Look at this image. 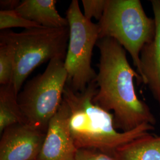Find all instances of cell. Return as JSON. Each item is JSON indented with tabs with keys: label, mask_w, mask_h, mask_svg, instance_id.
<instances>
[{
	"label": "cell",
	"mask_w": 160,
	"mask_h": 160,
	"mask_svg": "<svg viewBox=\"0 0 160 160\" xmlns=\"http://www.w3.org/2000/svg\"><path fill=\"white\" fill-rule=\"evenodd\" d=\"M99 39L112 38L131 56L140 75V53L155 33L154 19L147 16L139 0H107L103 16L97 23Z\"/></svg>",
	"instance_id": "277c9868"
},
{
	"label": "cell",
	"mask_w": 160,
	"mask_h": 160,
	"mask_svg": "<svg viewBox=\"0 0 160 160\" xmlns=\"http://www.w3.org/2000/svg\"><path fill=\"white\" fill-rule=\"evenodd\" d=\"M56 4V0H24L15 10L24 18L42 27H68L67 18L59 14Z\"/></svg>",
	"instance_id": "30bf717a"
},
{
	"label": "cell",
	"mask_w": 160,
	"mask_h": 160,
	"mask_svg": "<svg viewBox=\"0 0 160 160\" xmlns=\"http://www.w3.org/2000/svg\"><path fill=\"white\" fill-rule=\"evenodd\" d=\"M75 160H113L112 157L96 150L78 149Z\"/></svg>",
	"instance_id": "2e32d148"
},
{
	"label": "cell",
	"mask_w": 160,
	"mask_h": 160,
	"mask_svg": "<svg viewBox=\"0 0 160 160\" xmlns=\"http://www.w3.org/2000/svg\"><path fill=\"white\" fill-rule=\"evenodd\" d=\"M106 3L107 0H82L84 16L89 20L94 18L99 21L103 16Z\"/></svg>",
	"instance_id": "9a60e30c"
},
{
	"label": "cell",
	"mask_w": 160,
	"mask_h": 160,
	"mask_svg": "<svg viewBox=\"0 0 160 160\" xmlns=\"http://www.w3.org/2000/svg\"><path fill=\"white\" fill-rule=\"evenodd\" d=\"M42 27L36 23L29 21L20 16L16 10L0 11V29L8 30L14 28L25 29Z\"/></svg>",
	"instance_id": "5bb4252c"
},
{
	"label": "cell",
	"mask_w": 160,
	"mask_h": 160,
	"mask_svg": "<svg viewBox=\"0 0 160 160\" xmlns=\"http://www.w3.org/2000/svg\"><path fill=\"white\" fill-rule=\"evenodd\" d=\"M68 75L64 60L53 59L45 71L26 84L17 98L26 123L46 132L63 101Z\"/></svg>",
	"instance_id": "5b68a950"
},
{
	"label": "cell",
	"mask_w": 160,
	"mask_h": 160,
	"mask_svg": "<svg viewBox=\"0 0 160 160\" xmlns=\"http://www.w3.org/2000/svg\"><path fill=\"white\" fill-rule=\"evenodd\" d=\"M20 2L18 0H1V10H15Z\"/></svg>",
	"instance_id": "e0dca14e"
},
{
	"label": "cell",
	"mask_w": 160,
	"mask_h": 160,
	"mask_svg": "<svg viewBox=\"0 0 160 160\" xmlns=\"http://www.w3.org/2000/svg\"><path fill=\"white\" fill-rule=\"evenodd\" d=\"M154 15V39L143 46L140 53V76L148 86L155 99L160 103V0L151 1Z\"/></svg>",
	"instance_id": "9c48e42d"
},
{
	"label": "cell",
	"mask_w": 160,
	"mask_h": 160,
	"mask_svg": "<svg viewBox=\"0 0 160 160\" xmlns=\"http://www.w3.org/2000/svg\"><path fill=\"white\" fill-rule=\"evenodd\" d=\"M97 92L96 80L82 92L73 91L67 84L65 87L63 99L68 105L69 128L78 149L96 150L112 157L122 146L154 129L144 123L130 131H117L113 113L93 102Z\"/></svg>",
	"instance_id": "7a4b0ae2"
},
{
	"label": "cell",
	"mask_w": 160,
	"mask_h": 160,
	"mask_svg": "<svg viewBox=\"0 0 160 160\" xmlns=\"http://www.w3.org/2000/svg\"><path fill=\"white\" fill-rule=\"evenodd\" d=\"M69 36L64 65L67 72V84L75 92L84 91L96 80L97 74L92 68L93 48L99 39L97 24L87 19L78 1L72 0L67 11Z\"/></svg>",
	"instance_id": "8992f818"
},
{
	"label": "cell",
	"mask_w": 160,
	"mask_h": 160,
	"mask_svg": "<svg viewBox=\"0 0 160 160\" xmlns=\"http://www.w3.org/2000/svg\"><path fill=\"white\" fill-rule=\"evenodd\" d=\"M46 133L27 123L7 128L1 133L0 160H38Z\"/></svg>",
	"instance_id": "52a82bcc"
},
{
	"label": "cell",
	"mask_w": 160,
	"mask_h": 160,
	"mask_svg": "<svg viewBox=\"0 0 160 160\" xmlns=\"http://www.w3.org/2000/svg\"><path fill=\"white\" fill-rule=\"evenodd\" d=\"M68 105L63 99L50 120L38 160H75L78 149L71 133Z\"/></svg>",
	"instance_id": "ba28073f"
},
{
	"label": "cell",
	"mask_w": 160,
	"mask_h": 160,
	"mask_svg": "<svg viewBox=\"0 0 160 160\" xmlns=\"http://www.w3.org/2000/svg\"><path fill=\"white\" fill-rule=\"evenodd\" d=\"M100 57L96 78L98 92L94 103L113 112L114 127L122 132L132 131L144 123L154 126L156 119L148 106L136 94L133 78L142 80L126 57V50L116 40L102 38L97 41Z\"/></svg>",
	"instance_id": "6da1fadb"
},
{
	"label": "cell",
	"mask_w": 160,
	"mask_h": 160,
	"mask_svg": "<svg viewBox=\"0 0 160 160\" xmlns=\"http://www.w3.org/2000/svg\"><path fill=\"white\" fill-rule=\"evenodd\" d=\"M18 92L12 84L0 87V133L9 126L26 123L18 102Z\"/></svg>",
	"instance_id": "7c38bea8"
},
{
	"label": "cell",
	"mask_w": 160,
	"mask_h": 160,
	"mask_svg": "<svg viewBox=\"0 0 160 160\" xmlns=\"http://www.w3.org/2000/svg\"><path fill=\"white\" fill-rule=\"evenodd\" d=\"M69 36V27H39L18 33L10 30L1 31L0 42L10 46L14 53L12 84L18 94L25 80L38 67L53 59L65 60Z\"/></svg>",
	"instance_id": "3957f363"
},
{
	"label": "cell",
	"mask_w": 160,
	"mask_h": 160,
	"mask_svg": "<svg viewBox=\"0 0 160 160\" xmlns=\"http://www.w3.org/2000/svg\"><path fill=\"white\" fill-rule=\"evenodd\" d=\"M14 56L12 48L0 42V84H12L14 72Z\"/></svg>",
	"instance_id": "4fadbf2b"
},
{
	"label": "cell",
	"mask_w": 160,
	"mask_h": 160,
	"mask_svg": "<svg viewBox=\"0 0 160 160\" xmlns=\"http://www.w3.org/2000/svg\"><path fill=\"white\" fill-rule=\"evenodd\" d=\"M113 160H160V136L149 133L118 149Z\"/></svg>",
	"instance_id": "8fae6325"
}]
</instances>
